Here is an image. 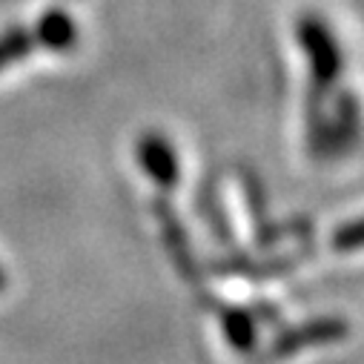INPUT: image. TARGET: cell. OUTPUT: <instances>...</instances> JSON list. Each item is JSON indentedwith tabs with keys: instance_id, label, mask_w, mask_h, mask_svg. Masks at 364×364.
Listing matches in <instances>:
<instances>
[{
	"instance_id": "5",
	"label": "cell",
	"mask_w": 364,
	"mask_h": 364,
	"mask_svg": "<svg viewBox=\"0 0 364 364\" xmlns=\"http://www.w3.org/2000/svg\"><path fill=\"white\" fill-rule=\"evenodd\" d=\"M215 313H218L224 338L232 344V350L241 353V355L252 353L255 344H258V321H255L252 310L250 307H235V304L215 301Z\"/></svg>"
},
{
	"instance_id": "3",
	"label": "cell",
	"mask_w": 364,
	"mask_h": 364,
	"mask_svg": "<svg viewBox=\"0 0 364 364\" xmlns=\"http://www.w3.org/2000/svg\"><path fill=\"white\" fill-rule=\"evenodd\" d=\"M135 155H138V164H141V172L152 181L158 190H175L178 181H181V161H178V152L172 146V141L152 129V132H144L138 138V146H135Z\"/></svg>"
},
{
	"instance_id": "7",
	"label": "cell",
	"mask_w": 364,
	"mask_h": 364,
	"mask_svg": "<svg viewBox=\"0 0 364 364\" xmlns=\"http://www.w3.org/2000/svg\"><path fill=\"white\" fill-rule=\"evenodd\" d=\"M304 252H293V255H282V258H272V261H264V264H255V261H232V264H215L218 272H238V276H250V279H269V276H284L293 267H299L304 258Z\"/></svg>"
},
{
	"instance_id": "1",
	"label": "cell",
	"mask_w": 364,
	"mask_h": 364,
	"mask_svg": "<svg viewBox=\"0 0 364 364\" xmlns=\"http://www.w3.org/2000/svg\"><path fill=\"white\" fill-rule=\"evenodd\" d=\"M296 38L304 49L310 69V89H307V138H310L324 124L330 89L341 80L344 72V52L338 46L336 32L318 12H304L299 18Z\"/></svg>"
},
{
	"instance_id": "4",
	"label": "cell",
	"mask_w": 364,
	"mask_h": 364,
	"mask_svg": "<svg viewBox=\"0 0 364 364\" xmlns=\"http://www.w3.org/2000/svg\"><path fill=\"white\" fill-rule=\"evenodd\" d=\"M152 210H155V218H158V227H161V238H164V247H166L172 264L178 267V272L187 282L196 284L198 276H201V267L196 261V252H193V241L187 235V227L181 224V218L175 215V207L164 196H158L152 201Z\"/></svg>"
},
{
	"instance_id": "6",
	"label": "cell",
	"mask_w": 364,
	"mask_h": 364,
	"mask_svg": "<svg viewBox=\"0 0 364 364\" xmlns=\"http://www.w3.org/2000/svg\"><path fill=\"white\" fill-rule=\"evenodd\" d=\"M35 38L38 46L49 49V52H69L77 43V23L66 9H49L43 12L35 23Z\"/></svg>"
},
{
	"instance_id": "10",
	"label": "cell",
	"mask_w": 364,
	"mask_h": 364,
	"mask_svg": "<svg viewBox=\"0 0 364 364\" xmlns=\"http://www.w3.org/2000/svg\"><path fill=\"white\" fill-rule=\"evenodd\" d=\"M6 290V272H4V267H0V293Z\"/></svg>"
},
{
	"instance_id": "2",
	"label": "cell",
	"mask_w": 364,
	"mask_h": 364,
	"mask_svg": "<svg viewBox=\"0 0 364 364\" xmlns=\"http://www.w3.org/2000/svg\"><path fill=\"white\" fill-rule=\"evenodd\" d=\"M350 336V324L338 316H318V318H307L301 324H290L282 327L272 341L261 350V355L255 358L258 364H279L307 347H324V344H336L344 341Z\"/></svg>"
},
{
	"instance_id": "8",
	"label": "cell",
	"mask_w": 364,
	"mask_h": 364,
	"mask_svg": "<svg viewBox=\"0 0 364 364\" xmlns=\"http://www.w3.org/2000/svg\"><path fill=\"white\" fill-rule=\"evenodd\" d=\"M32 49H38V38L32 26H9L6 32H0V72L29 58Z\"/></svg>"
},
{
	"instance_id": "9",
	"label": "cell",
	"mask_w": 364,
	"mask_h": 364,
	"mask_svg": "<svg viewBox=\"0 0 364 364\" xmlns=\"http://www.w3.org/2000/svg\"><path fill=\"white\" fill-rule=\"evenodd\" d=\"M333 247L341 250V252H355L361 247V224H358V218H353L350 224H344V227H338L333 232Z\"/></svg>"
}]
</instances>
